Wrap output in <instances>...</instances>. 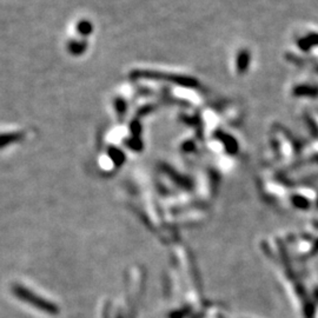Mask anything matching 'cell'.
<instances>
[{
	"instance_id": "1",
	"label": "cell",
	"mask_w": 318,
	"mask_h": 318,
	"mask_svg": "<svg viewBox=\"0 0 318 318\" xmlns=\"http://www.w3.org/2000/svg\"><path fill=\"white\" fill-rule=\"evenodd\" d=\"M9 293L11 298L26 310L42 316H55L57 306L43 291L33 284L22 279H13L9 284Z\"/></svg>"
},
{
	"instance_id": "2",
	"label": "cell",
	"mask_w": 318,
	"mask_h": 318,
	"mask_svg": "<svg viewBox=\"0 0 318 318\" xmlns=\"http://www.w3.org/2000/svg\"><path fill=\"white\" fill-rule=\"evenodd\" d=\"M33 127L19 124L0 125V153L23 147L33 140Z\"/></svg>"
}]
</instances>
